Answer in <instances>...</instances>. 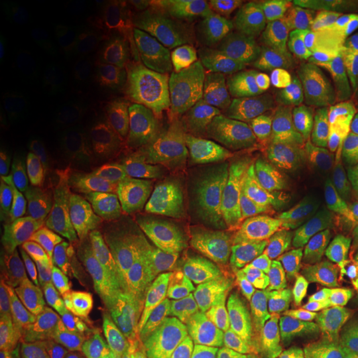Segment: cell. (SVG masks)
<instances>
[{
	"label": "cell",
	"instance_id": "cell-1",
	"mask_svg": "<svg viewBox=\"0 0 358 358\" xmlns=\"http://www.w3.org/2000/svg\"><path fill=\"white\" fill-rule=\"evenodd\" d=\"M245 64L272 88L299 85L324 101L330 133L345 150L347 134L334 95L332 42L327 37L319 7L312 2L280 0L256 10Z\"/></svg>",
	"mask_w": 358,
	"mask_h": 358
},
{
	"label": "cell",
	"instance_id": "cell-2",
	"mask_svg": "<svg viewBox=\"0 0 358 358\" xmlns=\"http://www.w3.org/2000/svg\"><path fill=\"white\" fill-rule=\"evenodd\" d=\"M327 131L324 101L299 85H279L264 98L245 133V156L313 169Z\"/></svg>",
	"mask_w": 358,
	"mask_h": 358
},
{
	"label": "cell",
	"instance_id": "cell-3",
	"mask_svg": "<svg viewBox=\"0 0 358 358\" xmlns=\"http://www.w3.org/2000/svg\"><path fill=\"white\" fill-rule=\"evenodd\" d=\"M325 264L320 250L297 244L271 254L261 268L268 303L307 348L322 332Z\"/></svg>",
	"mask_w": 358,
	"mask_h": 358
},
{
	"label": "cell",
	"instance_id": "cell-4",
	"mask_svg": "<svg viewBox=\"0 0 358 358\" xmlns=\"http://www.w3.org/2000/svg\"><path fill=\"white\" fill-rule=\"evenodd\" d=\"M237 194L252 216L277 226H297L313 216L319 179L313 169L244 156L237 171Z\"/></svg>",
	"mask_w": 358,
	"mask_h": 358
},
{
	"label": "cell",
	"instance_id": "cell-5",
	"mask_svg": "<svg viewBox=\"0 0 358 358\" xmlns=\"http://www.w3.org/2000/svg\"><path fill=\"white\" fill-rule=\"evenodd\" d=\"M317 179L313 232L340 259L358 264V161L347 155L320 159Z\"/></svg>",
	"mask_w": 358,
	"mask_h": 358
},
{
	"label": "cell",
	"instance_id": "cell-6",
	"mask_svg": "<svg viewBox=\"0 0 358 358\" xmlns=\"http://www.w3.org/2000/svg\"><path fill=\"white\" fill-rule=\"evenodd\" d=\"M217 275L213 257L199 250H176L143 271L138 302L151 315H176L189 310L211 289Z\"/></svg>",
	"mask_w": 358,
	"mask_h": 358
},
{
	"label": "cell",
	"instance_id": "cell-7",
	"mask_svg": "<svg viewBox=\"0 0 358 358\" xmlns=\"http://www.w3.org/2000/svg\"><path fill=\"white\" fill-rule=\"evenodd\" d=\"M271 90L244 73H201L185 127V141L216 140L237 127Z\"/></svg>",
	"mask_w": 358,
	"mask_h": 358
},
{
	"label": "cell",
	"instance_id": "cell-8",
	"mask_svg": "<svg viewBox=\"0 0 358 358\" xmlns=\"http://www.w3.org/2000/svg\"><path fill=\"white\" fill-rule=\"evenodd\" d=\"M106 213L124 237H141L158 229L166 216V189L151 163L123 158L110 176Z\"/></svg>",
	"mask_w": 358,
	"mask_h": 358
},
{
	"label": "cell",
	"instance_id": "cell-9",
	"mask_svg": "<svg viewBox=\"0 0 358 358\" xmlns=\"http://www.w3.org/2000/svg\"><path fill=\"white\" fill-rule=\"evenodd\" d=\"M7 264L25 302L55 294L70 272V252L60 236L40 229L12 232L6 243Z\"/></svg>",
	"mask_w": 358,
	"mask_h": 358
},
{
	"label": "cell",
	"instance_id": "cell-10",
	"mask_svg": "<svg viewBox=\"0 0 358 358\" xmlns=\"http://www.w3.org/2000/svg\"><path fill=\"white\" fill-rule=\"evenodd\" d=\"M201 73L194 66L155 60L138 65L136 82L143 105L169 148L185 141L187 113Z\"/></svg>",
	"mask_w": 358,
	"mask_h": 358
},
{
	"label": "cell",
	"instance_id": "cell-11",
	"mask_svg": "<svg viewBox=\"0 0 358 358\" xmlns=\"http://www.w3.org/2000/svg\"><path fill=\"white\" fill-rule=\"evenodd\" d=\"M226 358H307V347L282 322L267 297L243 303L224 325Z\"/></svg>",
	"mask_w": 358,
	"mask_h": 358
},
{
	"label": "cell",
	"instance_id": "cell-12",
	"mask_svg": "<svg viewBox=\"0 0 358 358\" xmlns=\"http://www.w3.org/2000/svg\"><path fill=\"white\" fill-rule=\"evenodd\" d=\"M322 280L324 320L315 358H358V264L332 259Z\"/></svg>",
	"mask_w": 358,
	"mask_h": 358
},
{
	"label": "cell",
	"instance_id": "cell-13",
	"mask_svg": "<svg viewBox=\"0 0 358 358\" xmlns=\"http://www.w3.org/2000/svg\"><path fill=\"white\" fill-rule=\"evenodd\" d=\"M37 158L48 185L65 198L87 199L95 192V163L73 128L48 123L40 134Z\"/></svg>",
	"mask_w": 358,
	"mask_h": 358
},
{
	"label": "cell",
	"instance_id": "cell-14",
	"mask_svg": "<svg viewBox=\"0 0 358 358\" xmlns=\"http://www.w3.org/2000/svg\"><path fill=\"white\" fill-rule=\"evenodd\" d=\"M6 19L19 50L35 60L57 64L78 45L77 34L65 20L32 3H8Z\"/></svg>",
	"mask_w": 358,
	"mask_h": 358
},
{
	"label": "cell",
	"instance_id": "cell-15",
	"mask_svg": "<svg viewBox=\"0 0 358 358\" xmlns=\"http://www.w3.org/2000/svg\"><path fill=\"white\" fill-rule=\"evenodd\" d=\"M232 156L226 143L199 141L192 148L182 168V192L196 208L219 204L231 185Z\"/></svg>",
	"mask_w": 358,
	"mask_h": 358
},
{
	"label": "cell",
	"instance_id": "cell-16",
	"mask_svg": "<svg viewBox=\"0 0 358 358\" xmlns=\"http://www.w3.org/2000/svg\"><path fill=\"white\" fill-rule=\"evenodd\" d=\"M78 92L93 111L115 131L129 140L143 136V124L115 75L103 70H85L78 77Z\"/></svg>",
	"mask_w": 358,
	"mask_h": 358
},
{
	"label": "cell",
	"instance_id": "cell-17",
	"mask_svg": "<svg viewBox=\"0 0 358 358\" xmlns=\"http://www.w3.org/2000/svg\"><path fill=\"white\" fill-rule=\"evenodd\" d=\"M151 358H226V352L211 327L186 317L158 329L151 343Z\"/></svg>",
	"mask_w": 358,
	"mask_h": 358
},
{
	"label": "cell",
	"instance_id": "cell-18",
	"mask_svg": "<svg viewBox=\"0 0 358 358\" xmlns=\"http://www.w3.org/2000/svg\"><path fill=\"white\" fill-rule=\"evenodd\" d=\"M334 95L343 131L358 161V77H353L347 71L335 70Z\"/></svg>",
	"mask_w": 358,
	"mask_h": 358
},
{
	"label": "cell",
	"instance_id": "cell-19",
	"mask_svg": "<svg viewBox=\"0 0 358 358\" xmlns=\"http://www.w3.org/2000/svg\"><path fill=\"white\" fill-rule=\"evenodd\" d=\"M213 7H209L204 2L174 7L168 13V24L176 30L178 35H185V37H194L201 32H206L213 25Z\"/></svg>",
	"mask_w": 358,
	"mask_h": 358
},
{
	"label": "cell",
	"instance_id": "cell-20",
	"mask_svg": "<svg viewBox=\"0 0 358 358\" xmlns=\"http://www.w3.org/2000/svg\"><path fill=\"white\" fill-rule=\"evenodd\" d=\"M332 57L335 69L358 77V29L332 40Z\"/></svg>",
	"mask_w": 358,
	"mask_h": 358
},
{
	"label": "cell",
	"instance_id": "cell-21",
	"mask_svg": "<svg viewBox=\"0 0 358 358\" xmlns=\"http://www.w3.org/2000/svg\"><path fill=\"white\" fill-rule=\"evenodd\" d=\"M13 131H15V98L10 88H0V156L6 158L10 153Z\"/></svg>",
	"mask_w": 358,
	"mask_h": 358
},
{
	"label": "cell",
	"instance_id": "cell-22",
	"mask_svg": "<svg viewBox=\"0 0 358 358\" xmlns=\"http://www.w3.org/2000/svg\"><path fill=\"white\" fill-rule=\"evenodd\" d=\"M327 12L347 29H358V0H330L322 3Z\"/></svg>",
	"mask_w": 358,
	"mask_h": 358
},
{
	"label": "cell",
	"instance_id": "cell-23",
	"mask_svg": "<svg viewBox=\"0 0 358 358\" xmlns=\"http://www.w3.org/2000/svg\"><path fill=\"white\" fill-rule=\"evenodd\" d=\"M73 358H106V355L100 350V348L83 347L80 348V350H77Z\"/></svg>",
	"mask_w": 358,
	"mask_h": 358
}]
</instances>
